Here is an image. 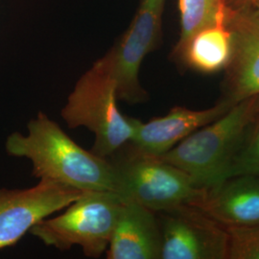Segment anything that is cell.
Listing matches in <instances>:
<instances>
[{
	"instance_id": "2",
	"label": "cell",
	"mask_w": 259,
	"mask_h": 259,
	"mask_svg": "<svg viewBox=\"0 0 259 259\" xmlns=\"http://www.w3.org/2000/svg\"><path fill=\"white\" fill-rule=\"evenodd\" d=\"M258 112L257 94L235 104L157 157L184 171L198 187L211 189L227 179L232 158Z\"/></svg>"
},
{
	"instance_id": "1",
	"label": "cell",
	"mask_w": 259,
	"mask_h": 259,
	"mask_svg": "<svg viewBox=\"0 0 259 259\" xmlns=\"http://www.w3.org/2000/svg\"><path fill=\"white\" fill-rule=\"evenodd\" d=\"M27 130L26 136L10 135L6 150L13 157L28 158L34 176L82 191L115 193V172L110 159L79 146L42 111L30 120Z\"/></svg>"
},
{
	"instance_id": "8",
	"label": "cell",
	"mask_w": 259,
	"mask_h": 259,
	"mask_svg": "<svg viewBox=\"0 0 259 259\" xmlns=\"http://www.w3.org/2000/svg\"><path fill=\"white\" fill-rule=\"evenodd\" d=\"M83 192L47 180L27 189H0V249L19 242L37 222L65 209Z\"/></svg>"
},
{
	"instance_id": "9",
	"label": "cell",
	"mask_w": 259,
	"mask_h": 259,
	"mask_svg": "<svg viewBox=\"0 0 259 259\" xmlns=\"http://www.w3.org/2000/svg\"><path fill=\"white\" fill-rule=\"evenodd\" d=\"M232 53L226 67L222 100L235 105L259 94V18L249 6L230 10Z\"/></svg>"
},
{
	"instance_id": "18",
	"label": "cell",
	"mask_w": 259,
	"mask_h": 259,
	"mask_svg": "<svg viewBox=\"0 0 259 259\" xmlns=\"http://www.w3.org/2000/svg\"><path fill=\"white\" fill-rule=\"evenodd\" d=\"M247 2H252V1H255V0H246Z\"/></svg>"
},
{
	"instance_id": "16",
	"label": "cell",
	"mask_w": 259,
	"mask_h": 259,
	"mask_svg": "<svg viewBox=\"0 0 259 259\" xmlns=\"http://www.w3.org/2000/svg\"><path fill=\"white\" fill-rule=\"evenodd\" d=\"M226 228L229 234L228 259H259V224Z\"/></svg>"
},
{
	"instance_id": "7",
	"label": "cell",
	"mask_w": 259,
	"mask_h": 259,
	"mask_svg": "<svg viewBox=\"0 0 259 259\" xmlns=\"http://www.w3.org/2000/svg\"><path fill=\"white\" fill-rule=\"evenodd\" d=\"M160 259H228L227 228L194 204L158 212Z\"/></svg>"
},
{
	"instance_id": "5",
	"label": "cell",
	"mask_w": 259,
	"mask_h": 259,
	"mask_svg": "<svg viewBox=\"0 0 259 259\" xmlns=\"http://www.w3.org/2000/svg\"><path fill=\"white\" fill-rule=\"evenodd\" d=\"M123 202L111 191H85L65 211L37 222L31 234L61 250L79 246L85 256L98 258L106 251Z\"/></svg>"
},
{
	"instance_id": "4",
	"label": "cell",
	"mask_w": 259,
	"mask_h": 259,
	"mask_svg": "<svg viewBox=\"0 0 259 259\" xmlns=\"http://www.w3.org/2000/svg\"><path fill=\"white\" fill-rule=\"evenodd\" d=\"M112 157L115 194L123 203H135L154 212H162L183 204H198L206 192L181 169L128 144Z\"/></svg>"
},
{
	"instance_id": "13",
	"label": "cell",
	"mask_w": 259,
	"mask_h": 259,
	"mask_svg": "<svg viewBox=\"0 0 259 259\" xmlns=\"http://www.w3.org/2000/svg\"><path fill=\"white\" fill-rule=\"evenodd\" d=\"M232 53V34L228 23L204 28L172 55L183 65L203 73L226 69Z\"/></svg>"
},
{
	"instance_id": "10",
	"label": "cell",
	"mask_w": 259,
	"mask_h": 259,
	"mask_svg": "<svg viewBox=\"0 0 259 259\" xmlns=\"http://www.w3.org/2000/svg\"><path fill=\"white\" fill-rule=\"evenodd\" d=\"M233 106L220 99L208 109L192 110L174 107L164 116L148 122L138 119L136 132L127 144L139 152L161 156L195 131L221 117Z\"/></svg>"
},
{
	"instance_id": "17",
	"label": "cell",
	"mask_w": 259,
	"mask_h": 259,
	"mask_svg": "<svg viewBox=\"0 0 259 259\" xmlns=\"http://www.w3.org/2000/svg\"><path fill=\"white\" fill-rule=\"evenodd\" d=\"M250 4L252 12L259 18V0H255L252 2H248Z\"/></svg>"
},
{
	"instance_id": "11",
	"label": "cell",
	"mask_w": 259,
	"mask_h": 259,
	"mask_svg": "<svg viewBox=\"0 0 259 259\" xmlns=\"http://www.w3.org/2000/svg\"><path fill=\"white\" fill-rule=\"evenodd\" d=\"M194 205L225 227L259 224V175L230 177Z\"/></svg>"
},
{
	"instance_id": "6",
	"label": "cell",
	"mask_w": 259,
	"mask_h": 259,
	"mask_svg": "<svg viewBox=\"0 0 259 259\" xmlns=\"http://www.w3.org/2000/svg\"><path fill=\"white\" fill-rule=\"evenodd\" d=\"M165 2L141 0L129 27L105 54L116 82L118 100L139 104L148 99V93L139 82V70L146 56L161 42Z\"/></svg>"
},
{
	"instance_id": "14",
	"label": "cell",
	"mask_w": 259,
	"mask_h": 259,
	"mask_svg": "<svg viewBox=\"0 0 259 259\" xmlns=\"http://www.w3.org/2000/svg\"><path fill=\"white\" fill-rule=\"evenodd\" d=\"M230 10L226 0H179L181 31L173 51L202 29L227 23Z\"/></svg>"
},
{
	"instance_id": "15",
	"label": "cell",
	"mask_w": 259,
	"mask_h": 259,
	"mask_svg": "<svg viewBox=\"0 0 259 259\" xmlns=\"http://www.w3.org/2000/svg\"><path fill=\"white\" fill-rule=\"evenodd\" d=\"M244 174L259 175V112L232 158L227 179Z\"/></svg>"
},
{
	"instance_id": "12",
	"label": "cell",
	"mask_w": 259,
	"mask_h": 259,
	"mask_svg": "<svg viewBox=\"0 0 259 259\" xmlns=\"http://www.w3.org/2000/svg\"><path fill=\"white\" fill-rule=\"evenodd\" d=\"M160 248L157 213L135 203H123L107 249V258L157 259Z\"/></svg>"
},
{
	"instance_id": "3",
	"label": "cell",
	"mask_w": 259,
	"mask_h": 259,
	"mask_svg": "<svg viewBox=\"0 0 259 259\" xmlns=\"http://www.w3.org/2000/svg\"><path fill=\"white\" fill-rule=\"evenodd\" d=\"M116 82L106 55L83 73L69 94L62 117L71 129L85 127L94 135L92 152L108 158L133 138L138 119L124 115L117 106Z\"/></svg>"
}]
</instances>
